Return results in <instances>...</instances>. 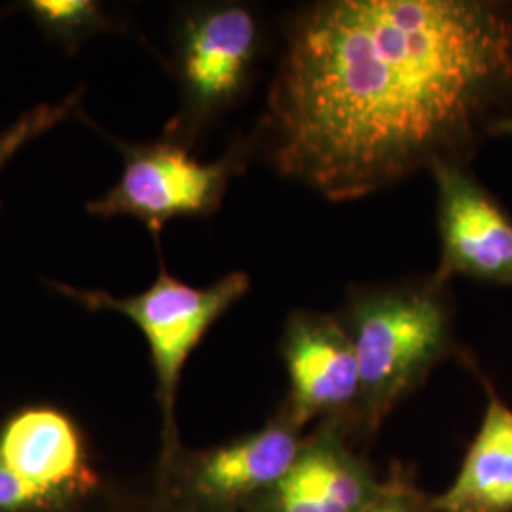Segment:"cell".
I'll return each instance as SVG.
<instances>
[{
  "label": "cell",
  "mask_w": 512,
  "mask_h": 512,
  "mask_svg": "<svg viewBox=\"0 0 512 512\" xmlns=\"http://www.w3.org/2000/svg\"><path fill=\"white\" fill-rule=\"evenodd\" d=\"M512 105V2L323 0L285 23L253 148L329 202L467 164Z\"/></svg>",
  "instance_id": "obj_1"
},
{
  "label": "cell",
  "mask_w": 512,
  "mask_h": 512,
  "mask_svg": "<svg viewBox=\"0 0 512 512\" xmlns=\"http://www.w3.org/2000/svg\"><path fill=\"white\" fill-rule=\"evenodd\" d=\"M340 321L359 365V404L376 423L439 363L452 344L446 283L421 281L353 287Z\"/></svg>",
  "instance_id": "obj_2"
},
{
  "label": "cell",
  "mask_w": 512,
  "mask_h": 512,
  "mask_svg": "<svg viewBox=\"0 0 512 512\" xmlns=\"http://www.w3.org/2000/svg\"><path fill=\"white\" fill-rule=\"evenodd\" d=\"M262 44V23L247 4L213 2L188 8L175 29L171 63L181 109L164 135L194 148L249 92Z\"/></svg>",
  "instance_id": "obj_3"
},
{
  "label": "cell",
  "mask_w": 512,
  "mask_h": 512,
  "mask_svg": "<svg viewBox=\"0 0 512 512\" xmlns=\"http://www.w3.org/2000/svg\"><path fill=\"white\" fill-rule=\"evenodd\" d=\"M110 141L122 152L124 171L105 196L86 203V211L101 219L139 220L156 241L171 220L215 215L255 150L251 141H238L219 160L202 162L192 148L167 135L152 143Z\"/></svg>",
  "instance_id": "obj_4"
},
{
  "label": "cell",
  "mask_w": 512,
  "mask_h": 512,
  "mask_svg": "<svg viewBox=\"0 0 512 512\" xmlns=\"http://www.w3.org/2000/svg\"><path fill=\"white\" fill-rule=\"evenodd\" d=\"M57 293L73 298L88 310H110L133 321L147 338L164 412L165 439H173V408L177 387L190 353L220 317L249 293L251 277L230 272L209 287H194L169 274L160 260V274L143 293L118 298L107 291H82L52 283Z\"/></svg>",
  "instance_id": "obj_5"
},
{
  "label": "cell",
  "mask_w": 512,
  "mask_h": 512,
  "mask_svg": "<svg viewBox=\"0 0 512 512\" xmlns=\"http://www.w3.org/2000/svg\"><path fill=\"white\" fill-rule=\"evenodd\" d=\"M440 262L433 277L446 283L463 275L480 283L512 287V217L467 164H437Z\"/></svg>",
  "instance_id": "obj_6"
},
{
  "label": "cell",
  "mask_w": 512,
  "mask_h": 512,
  "mask_svg": "<svg viewBox=\"0 0 512 512\" xmlns=\"http://www.w3.org/2000/svg\"><path fill=\"white\" fill-rule=\"evenodd\" d=\"M281 353L291 384L287 420L296 429L359 403L357 355L340 317L294 311L285 325Z\"/></svg>",
  "instance_id": "obj_7"
},
{
  "label": "cell",
  "mask_w": 512,
  "mask_h": 512,
  "mask_svg": "<svg viewBox=\"0 0 512 512\" xmlns=\"http://www.w3.org/2000/svg\"><path fill=\"white\" fill-rule=\"evenodd\" d=\"M0 461L50 501L73 488L84 450L74 421L54 406H27L0 429Z\"/></svg>",
  "instance_id": "obj_8"
},
{
  "label": "cell",
  "mask_w": 512,
  "mask_h": 512,
  "mask_svg": "<svg viewBox=\"0 0 512 512\" xmlns=\"http://www.w3.org/2000/svg\"><path fill=\"white\" fill-rule=\"evenodd\" d=\"M488 395L459 475L433 503L439 512H512V410L492 387Z\"/></svg>",
  "instance_id": "obj_9"
},
{
  "label": "cell",
  "mask_w": 512,
  "mask_h": 512,
  "mask_svg": "<svg viewBox=\"0 0 512 512\" xmlns=\"http://www.w3.org/2000/svg\"><path fill=\"white\" fill-rule=\"evenodd\" d=\"M294 431L291 421H277L209 454L196 475L200 494L232 501L260 490L270 492L300 454Z\"/></svg>",
  "instance_id": "obj_10"
},
{
  "label": "cell",
  "mask_w": 512,
  "mask_h": 512,
  "mask_svg": "<svg viewBox=\"0 0 512 512\" xmlns=\"http://www.w3.org/2000/svg\"><path fill=\"white\" fill-rule=\"evenodd\" d=\"M270 495L274 512H363L372 503L365 476L332 435L300 450Z\"/></svg>",
  "instance_id": "obj_11"
},
{
  "label": "cell",
  "mask_w": 512,
  "mask_h": 512,
  "mask_svg": "<svg viewBox=\"0 0 512 512\" xmlns=\"http://www.w3.org/2000/svg\"><path fill=\"white\" fill-rule=\"evenodd\" d=\"M21 6L44 37L71 55L80 50L86 38L116 29V21L95 0H29Z\"/></svg>",
  "instance_id": "obj_12"
},
{
  "label": "cell",
  "mask_w": 512,
  "mask_h": 512,
  "mask_svg": "<svg viewBox=\"0 0 512 512\" xmlns=\"http://www.w3.org/2000/svg\"><path fill=\"white\" fill-rule=\"evenodd\" d=\"M80 93L82 90L71 93L57 105L40 103L37 107L23 112L14 124L0 129V169L25 145H29L31 141H35L40 135H44L46 131L55 128L59 122L74 114V110L80 105Z\"/></svg>",
  "instance_id": "obj_13"
},
{
  "label": "cell",
  "mask_w": 512,
  "mask_h": 512,
  "mask_svg": "<svg viewBox=\"0 0 512 512\" xmlns=\"http://www.w3.org/2000/svg\"><path fill=\"white\" fill-rule=\"evenodd\" d=\"M48 501L46 495L23 482L0 461V511H21Z\"/></svg>",
  "instance_id": "obj_14"
},
{
  "label": "cell",
  "mask_w": 512,
  "mask_h": 512,
  "mask_svg": "<svg viewBox=\"0 0 512 512\" xmlns=\"http://www.w3.org/2000/svg\"><path fill=\"white\" fill-rule=\"evenodd\" d=\"M363 512H412L404 503L397 499H384V501H372Z\"/></svg>",
  "instance_id": "obj_15"
},
{
  "label": "cell",
  "mask_w": 512,
  "mask_h": 512,
  "mask_svg": "<svg viewBox=\"0 0 512 512\" xmlns=\"http://www.w3.org/2000/svg\"><path fill=\"white\" fill-rule=\"evenodd\" d=\"M492 133H494V135H512V114L501 118V120L495 124Z\"/></svg>",
  "instance_id": "obj_16"
},
{
  "label": "cell",
  "mask_w": 512,
  "mask_h": 512,
  "mask_svg": "<svg viewBox=\"0 0 512 512\" xmlns=\"http://www.w3.org/2000/svg\"><path fill=\"white\" fill-rule=\"evenodd\" d=\"M4 14H6V12H0V19L4 18Z\"/></svg>",
  "instance_id": "obj_17"
}]
</instances>
